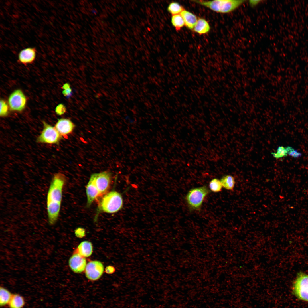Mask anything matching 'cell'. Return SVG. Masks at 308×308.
<instances>
[{
	"instance_id": "cell-2",
	"label": "cell",
	"mask_w": 308,
	"mask_h": 308,
	"mask_svg": "<svg viewBox=\"0 0 308 308\" xmlns=\"http://www.w3.org/2000/svg\"><path fill=\"white\" fill-rule=\"evenodd\" d=\"M193 2L218 13H226L233 11L242 4L244 1L216 0L211 1L193 0Z\"/></svg>"
},
{
	"instance_id": "cell-14",
	"label": "cell",
	"mask_w": 308,
	"mask_h": 308,
	"mask_svg": "<svg viewBox=\"0 0 308 308\" xmlns=\"http://www.w3.org/2000/svg\"><path fill=\"white\" fill-rule=\"evenodd\" d=\"M180 14L184 20L186 27L190 30H193L198 19L196 16L185 9Z\"/></svg>"
},
{
	"instance_id": "cell-1",
	"label": "cell",
	"mask_w": 308,
	"mask_h": 308,
	"mask_svg": "<svg viewBox=\"0 0 308 308\" xmlns=\"http://www.w3.org/2000/svg\"><path fill=\"white\" fill-rule=\"evenodd\" d=\"M65 181L64 175L57 173L54 175L50 182L46 200L48 222L50 225L56 222L59 215Z\"/></svg>"
},
{
	"instance_id": "cell-4",
	"label": "cell",
	"mask_w": 308,
	"mask_h": 308,
	"mask_svg": "<svg viewBox=\"0 0 308 308\" xmlns=\"http://www.w3.org/2000/svg\"><path fill=\"white\" fill-rule=\"evenodd\" d=\"M210 190L205 185L191 189L187 193L185 197L187 202L192 210H198Z\"/></svg>"
},
{
	"instance_id": "cell-28",
	"label": "cell",
	"mask_w": 308,
	"mask_h": 308,
	"mask_svg": "<svg viewBox=\"0 0 308 308\" xmlns=\"http://www.w3.org/2000/svg\"><path fill=\"white\" fill-rule=\"evenodd\" d=\"M116 271L115 268L112 266L109 265L105 269V272L108 274H112Z\"/></svg>"
},
{
	"instance_id": "cell-27",
	"label": "cell",
	"mask_w": 308,
	"mask_h": 308,
	"mask_svg": "<svg viewBox=\"0 0 308 308\" xmlns=\"http://www.w3.org/2000/svg\"><path fill=\"white\" fill-rule=\"evenodd\" d=\"M62 93L67 98H69L73 94L72 89L70 88L64 89Z\"/></svg>"
},
{
	"instance_id": "cell-10",
	"label": "cell",
	"mask_w": 308,
	"mask_h": 308,
	"mask_svg": "<svg viewBox=\"0 0 308 308\" xmlns=\"http://www.w3.org/2000/svg\"><path fill=\"white\" fill-rule=\"evenodd\" d=\"M69 266L71 270L74 273H80L85 269L86 261L85 258L77 252L74 254L70 258L68 261Z\"/></svg>"
},
{
	"instance_id": "cell-12",
	"label": "cell",
	"mask_w": 308,
	"mask_h": 308,
	"mask_svg": "<svg viewBox=\"0 0 308 308\" xmlns=\"http://www.w3.org/2000/svg\"><path fill=\"white\" fill-rule=\"evenodd\" d=\"M74 127V125L70 119L61 118L58 120L55 128L61 135H64L70 133Z\"/></svg>"
},
{
	"instance_id": "cell-29",
	"label": "cell",
	"mask_w": 308,
	"mask_h": 308,
	"mask_svg": "<svg viewBox=\"0 0 308 308\" xmlns=\"http://www.w3.org/2000/svg\"><path fill=\"white\" fill-rule=\"evenodd\" d=\"M288 154L294 157H297L301 156V153L297 152V151L295 150L292 147Z\"/></svg>"
},
{
	"instance_id": "cell-22",
	"label": "cell",
	"mask_w": 308,
	"mask_h": 308,
	"mask_svg": "<svg viewBox=\"0 0 308 308\" xmlns=\"http://www.w3.org/2000/svg\"><path fill=\"white\" fill-rule=\"evenodd\" d=\"M209 187L210 190L214 193L221 191L223 187L220 181L217 178H214L210 181Z\"/></svg>"
},
{
	"instance_id": "cell-26",
	"label": "cell",
	"mask_w": 308,
	"mask_h": 308,
	"mask_svg": "<svg viewBox=\"0 0 308 308\" xmlns=\"http://www.w3.org/2000/svg\"><path fill=\"white\" fill-rule=\"evenodd\" d=\"M75 235L78 238H82L84 237L85 232L84 229L82 228H78L75 231Z\"/></svg>"
},
{
	"instance_id": "cell-23",
	"label": "cell",
	"mask_w": 308,
	"mask_h": 308,
	"mask_svg": "<svg viewBox=\"0 0 308 308\" xmlns=\"http://www.w3.org/2000/svg\"><path fill=\"white\" fill-rule=\"evenodd\" d=\"M291 147L288 146L286 148L283 146L279 147L275 153H272L274 157L279 158L287 156L290 151Z\"/></svg>"
},
{
	"instance_id": "cell-9",
	"label": "cell",
	"mask_w": 308,
	"mask_h": 308,
	"mask_svg": "<svg viewBox=\"0 0 308 308\" xmlns=\"http://www.w3.org/2000/svg\"><path fill=\"white\" fill-rule=\"evenodd\" d=\"M26 99L22 91L17 89L10 95L8 103L10 109L13 111H21L25 108Z\"/></svg>"
},
{
	"instance_id": "cell-20",
	"label": "cell",
	"mask_w": 308,
	"mask_h": 308,
	"mask_svg": "<svg viewBox=\"0 0 308 308\" xmlns=\"http://www.w3.org/2000/svg\"><path fill=\"white\" fill-rule=\"evenodd\" d=\"M171 22L177 31L180 30L185 25L184 20L180 14L172 15Z\"/></svg>"
},
{
	"instance_id": "cell-18",
	"label": "cell",
	"mask_w": 308,
	"mask_h": 308,
	"mask_svg": "<svg viewBox=\"0 0 308 308\" xmlns=\"http://www.w3.org/2000/svg\"><path fill=\"white\" fill-rule=\"evenodd\" d=\"M222 187L228 190H232L235 183L234 177L230 175L223 176L220 180Z\"/></svg>"
},
{
	"instance_id": "cell-31",
	"label": "cell",
	"mask_w": 308,
	"mask_h": 308,
	"mask_svg": "<svg viewBox=\"0 0 308 308\" xmlns=\"http://www.w3.org/2000/svg\"><path fill=\"white\" fill-rule=\"evenodd\" d=\"M70 88V85L68 83H66L63 85L62 88L64 89Z\"/></svg>"
},
{
	"instance_id": "cell-11",
	"label": "cell",
	"mask_w": 308,
	"mask_h": 308,
	"mask_svg": "<svg viewBox=\"0 0 308 308\" xmlns=\"http://www.w3.org/2000/svg\"><path fill=\"white\" fill-rule=\"evenodd\" d=\"M36 52V49L34 47L24 48L21 50L18 54L19 61L25 65L32 63L35 59Z\"/></svg>"
},
{
	"instance_id": "cell-21",
	"label": "cell",
	"mask_w": 308,
	"mask_h": 308,
	"mask_svg": "<svg viewBox=\"0 0 308 308\" xmlns=\"http://www.w3.org/2000/svg\"><path fill=\"white\" fill-rule=\"evenodd\" d=\"M184 10L183 7L177 2L171 3L167 7V10L172 15L180 14Z\"/></svg>"
},
{
	"instance_id": "cell-19",
	"label": "cell",
	"mask_w": 308,
	"mask_h": 308,
	"mask_svg": "<svg viewBox=\"0 0 308 308\" xmlns=\"http://www.w3.org/2000/svg\"><path fill=\"white\" fill-rule=\"evenodd\" d=\"M12 295L9 290L3 287L0 289V305L4 306L8 305Z\"/></svg>"
},
{
	"instance_id": "cell-5",
	"label": "cell",
	"mask_w": 308,
	"mask_h": 308,
	"mask_svg": "<svg viewBox=\"0 0 308 308\" xmlns=\"http://www.w3.org/2000/svg\"><path fill=\"white\" fill-rule=\"evenodd\" d=\"M293 291L299 299L308 302V275L303 273L298 274L293 284Z\"/></svg>"
},
{
	"instance_id": "cell-16",
	"label": "cell",
	"mask_w": 308,
	"mask_h": 308,
	"mask_svg": "<svg viewBox=\"0 0 308 308\" xmlns=\"http://www.w3.org/2000/svg\"><path fill=\"white\" fill-rule=\"evenodd\" d=\"M210 27L208 22L204 19L200 18L198 19L193 30L199 34H206L210 30Z\"/></svg>"
},
{
	"instance_id": "cell-30",
	"label": "cell",
	"mask_w": 308,
	"mask_h": 308,
	"mask_svg": "<svg viewBox=\"0 0 308 308\" xmlns=\"http://www.w3.org/2000/svg\"><path fill=\"white\" fill-rule=\"evenodd\" d=\"M260 1L256 0V1H249L250 5L252 7L255 6L256 5L258 4Z\"/></svg>"
},
{
	"instance_id": "cell-8",
	"label": "cell",
	"mask_w": 308,
	"mask_h": 308,
	"mask_svg": "<svg viewBox=\"0 0 308 308\" xmlns=\"http://www.w3.org/2000/svg\"><path fill=\"white\" fill-rule=\"evenodd\" d=\"M104 271V267L102 263L99 261L94 260L87 264L85 273L87 279L91 281H96L101 277Z\"/></svg>"
},
{
	"instance_id": "cell-25",
	"label": "cell",
	"mask_w": 308,
	"mask_h": 308,
	"mask_svg": "<svg viewBox=\"0 0 308 308\" xmlns=\"http://www.w3.org/2000/svg\"><path fill=\"white\" fill-rule=\"evenodd\" d=\"M66 108L65 106L62 104L58 105L55 109L56 112L59 115L63 114L66 111Z\"/></svg>"
},
{
	"instance_id": "cell-6",
	"label": "cell",
	"mask_w": 308,
	"mask_h": 308,
	"mask_svg": "<svg viewBox=\"0 0 308 308\" xmlns=\"http://www.w3.org/2000/svg\"><path fill=\"white\" fill-rule=\"evenodd\" d=\"M90 179L94 183L98 190L100 196L107 193L111 183L110 173L107 171L92 174Z\"/></svg>"
},
{
	"instance_id": "cell-15",
	"label": "cell",
	"mask_w": 308,
	"mask_h": 308,
	"mask_svg": "<svg viewBox=\"0 0 308 308\" xmlns=\"http://www.w3.org/2000/svg\"><path fill=\"white\" fill-rule=\"evenodd\" d=\"M77 250V252L82 256L84 258L88 257L92 253V244L88 241H82L78 246Z\"/></svg>"
},
{
	"instance_id": "cell-17",
	"label": "cell",
	"mask_w": 308,
	"mask_h": 308,
	"mask_svg": "<svg viewBox=\"0 0 308 308\" xmlns=\"http://www.w3.org/2000/svg\"><path fill=\"white\" fill-rule=\"evenodd\" d=\"M25 304L23 297L19 294H15L12 295L8 305L9 308H23Z\"/></svg>"
},
{
	"instance_id": "cell-24",
	"label": "cell",
	"mask_w": 308,
	"mask_h": 308,
	"mask_svg": "<svg viewBox=\"0 0 308 308\" xmlns=\"http://www.w3.org/2000/svg\"><path fill=\"white\" fill-rule=\"evenodd\" d=\"M8 107L6 102L3 100H0V111L1 116H6L8 112Z\"/></svg>"
},
{
	"instance_id": "cell-7",
	"label": "cell",
	"mask_w": 308,
	"mask_h": 308,
	"mask_svg": "<svg viewBox=\"0 0 308 308\" xmlns=\"http://www.w3.org/2000/svg\"><path fill=\"white\" fill-rule=\"evenodd\" d=\"M43 129L37 139L38 142L48 144L58 143L60 139L61 135L54 127L44 121H43Z\"/></svg>"
},
{
	"instance_id": "cell-13",
	"label": "cell",
	"mask_w": 308,
	"mask_h": 308,
	"mask_svg": "<svg viewBox=\"0 0 308 308\" xmlns=\"http://www.w3.org/2000/svg\"><path fill=\"white\" fill-rule=\"evenodd\" d=\"M86 191L87 197V205L89 206L95 200L100 196V195L96 186L90 179L87 185Z\"/></svg>"
},
{
	"instance_id": "cell-3",
	"label": "cell",
	"mask_w": 308,
	"mask_h": 308,
	"mask_svg": "<svg viewBox=\"0 0 308 308\" xmlns=\"http://www.w3.org/2000/svg\"><path fill=\"white\" fill-rule=\"evenodd\" d=\"M122 196L118 192L112 191L105 194L100 203L99 208L103 212L108 213L116 212L123 206Z\"/></svg>"
}]
</instances>
